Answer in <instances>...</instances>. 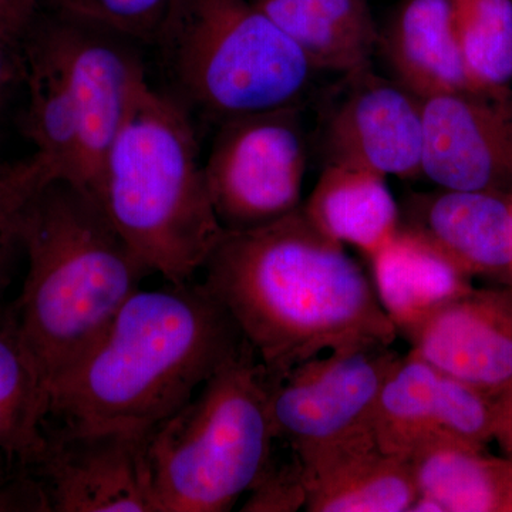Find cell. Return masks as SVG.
Returning a JSON list of instances; mask_svg holds the SVG:
<instances>
[{"label":"cell","mask_w":512,"mask_h":512,"mask_svg":"<svg viewBox=\"0 0 512 512\" xmlns=\"http://www.w3.org/2000/svg\"><path fill=\"white\" fill-rule=\"evenodd\" d=\"M202 271L271 382L322 353L392 346L399 335L362 266L302 205L271 224L225 231Z\"/></svg>","instance_id":"6da1fadb"},{"label":"cell","mask_w":512,"mask_h":512,"mask_svg":"<svg viewBox=\"0 0 512 512\" xmlns=\"http://www.w3.org/2000/svg\"><path fill=\"white\" fill-rule=\"evenodd\" d=\"M244 343L204 282L138 289L49 389L46 427L151 431Z\"/></svg>","instance_id":"7a4b0ae2"},{"label":"cell","mask_w":512,"mask_h":512,"mask_svg":"<svg viewBox=\"0 0 512 512\" xmlns=\"http://www.w3.org/2000/svg\"><path fill=\"white\" fill-rule=\"evenodd\" d=\"M90 197L151 275L194 281L224 237L184 104L141 67Z\"/></svg>","instance_id":"3957f363"},{"label":"cell","mask_w":512,"mask_h":512,"mask_svg":"<svg viewBox=\"0 0 512 512\" xmlns=\"http://www.w3.org/2000/svg\"><path fill=\"white\" fill-rule=\"evenodd\" d=\"M22 245L26 275L13 303L49 394L151 272L93 198L66 180H50L33 195Z\"/></svg>","instance_id":"277c9868"},{"label":"cell","mask_w":512,"mask_h":512,"mask_svg":"<svg viewBox=\"0 0 512 512\" xmlns=\"http://www.w3.org/2000/svg\"><path fill=\"white\" fill-rule=\"evenodd\" d=\"M271 379L247 342L148 434L156 512H225L274 453Z\"/></svg>","instance_id":"5b68a950"},{"label":"cell","mask_w":512,"mask_h":512,"mask_svg":"<svg viewBox=\"0 0 512 512\" xmlns=\"http://www.w3.org/2000/svg\"><path fill=\"white\" fill-rule=\"evenodd\" d=\"M156 42L184 99L221 123L298 107L316 72L254 0H174Z\"/></svg>","instance_id":"8992f818"},{"label":"cell","mask_w":512,"mask_h":512,"mask_svg":"<svg viewBox=\"0 0 512 512\" xmlns=\"http://www.w3.org/2000/svg\"><path fill=\"white\" fill-rule=\"evenodd\" d=\"M390 345L333 350L271 382L276 441L299 463L375 439L380 392L400 360Z\"/></svg>","instance_id":"52a82bcc"},{"label":"cell","mask_w":512,"mask_h":512,"mask_svg":"<svg viewBox=\"0 0 512 512\" xmlns=\"http://www.w3.org/2000/svg\"><path fill=\"white\" fill-rule=\"evenodd\" d=\"M204 171L225 231L262 227L301 208L306 140L298 107L224 121Z\"/></svg>","instance_id":"ba28073f"},{"label":"cell","mask_w":512,"mask_h":512,"mask_svg":"<svg viewBox=\"0 0 512 512\" xmlns=\"http://www.w3.org/2000/svg\"><path fill=\"white\" fill-rule=\"evenodd\" d=\"M148 434L46 427L45 451L26 468L39 487L45 511L156 512Z\"/></svg>","instance_id":"9c48e42d"},{"label":"cell","mask_w":512,"mask_h":512,"mask_svg":"<svg viewBox=\"0 0 512 512\" xmlns=\"http://www.w3.org/2000/svg\"><path fill=\"white\" fill-rule=\"evenodd\" d=\"M421 175L444 190L511 194L510 89H463L424 99Z\"/></svg>","instance_id":"30bf717a"},{"label":"cell","mask_w":512,"mask_h":512,"mask_svg":"<svg viewBox=\"0 0 512 512\" xmlns=\"http://www.w3.org/2000/svg\"><path fill=\"white\" fill-rule=\"evenodd\" d=\"M494 397L440 372L410 352L380 392L375 439L384 453L409 458L431 441L485 447L494 440Z\"/></svg>","instance_id":"8fae6325"},{"label":"cell","mask_w":512,"mask_h":512,"mask_svg":"<svg viewBox=\"0 0 512 512\" xmlns=\"http://www.w3.org/2000/svg\"><path fill=\"white\" fill-rule=\"evenodd\" d=\"M369 72L350 74L355 84L326 120L323 146L328 164L357 165L384 177H419L423 100L402 84Z\"/></svg>","instance_id":"7c38bea8"},{"label":"cell","mask_w":512,"mask_h":512,"mask_svg":"<svg viewBox=\"0 0 512 512\" xmlns=\"http://www.w3.org/2000/svg\"><path fill=\"white\" fill-rule=\"evenodd\" d=\"M410 352L497 396L512 387V286L470 289L407 333Z\"/></svg>","instance_id":"4fadbf2b"},{"label":"cell","mask_w":512,"mask_h":512,"mask_svg":"<svg viewBox=\"0 0 512 512\" xmlns=\"http://www.w3.org/2000/svg\"><path fill=\"white\" fill-rule=\"evenodd\" d=\"M45 30L79 109L82 167L77 187L90 194L143 66L104 37V30L86 23L60 16L59 23Z\"/></svg>","instance_id":"5bb4252c"},{"label":"cell","mask_w":512,"mask_h":512,"mask_svg":"<svg viewBox=\"0 0 512 512\" xmlns=\"http://www.w3.org/2000/svg\"><path fill=\"white\" fill-rule=\"evenodd\" d=\"M402 227L419 232L471 278L512 279L510 194L441 188L421 195Z\"/></svg>","instance_id":"9a60e30c"},{"label":"cell","mask_w":512,"mask_h":512,"mask_svg":"<svg viewBox=\"0 0 512 512\" xmlns=\"http://www.w3.org/2000/svg\"><path fill=\"white\" fill-rule=\"evenodd\" d=\"M28 92L25 130L33 156L52 180L77 185L82 167V123L69 80L46 30L30 29L19 47Z\"/></svg>","instance_id":"2e32d148"},{"label":"cell","mask_w":512,"mask_h":512,"mask_svg":"<svg viewBox=\"0 0 512 512\" xmlns=\"http://www.w3.org/2000/svg\"><path fill=\"white\" fill-rule=\"evenodd\" d=\"M301 466L309 512H409L417 497L409 461L384 453L376 441Z\"/></svg>","instance_id":"e0dca14e"},{"label":"cell","mask_w":512,"mask_h":512,"mask_svg":"<svg viewBox=\"0 0 512 512\" xmlns=\"http://www.w3.org/2000/svg\"><path fill=\"white\" fill-rule=\"evenodd\" d=\"M369 259L380 305L406 333L473 289L471 276L410 228H400Z\"/></svg>","instance_id":"ac0fdd59"},{"label":"cell","mask_w":512,"mask_h":512,"mask_svg":"<svg viewBox=\"0 0 512 512\" xmlns=\"http://www.w3.org/2000/svg\"><path fill=\"white\" fill-rule=\"evenodd\" d=\"M302 210L326 237L367 258L402 228V212L387 177L357 165H326Z\"/></svg>","instance_id":"d6986e66"},{"label":"cell","mask_w":512,"mask_h":512,"mask_svg":"<svg viewBox=\"0 0 512 512\" xmlns=\"http://www.w3.org/2000/svg\"><path fill=\"white\" fill-rule=\"evenodd\" d=\"M319 70L369 69L377 30L365 0H254Z\"/></svg>","instance_id":"ffe728a7"},{"label":"cell","mask_w":512,"mask_h":512,"mask_svg":"<svg viewBox=\"0 0 512 512\" xmlns=\"http://www.w3.org/2000/svg\"><path fill=\"white\" fill-rule=\"evenodd\" d=\"M384 52L397 83L421 100L473 89L458 49L450 0H407L386 37Z\"/></svg>","instance_id":"44dd1931"},{"label":"cell","mask_w":512,"mask_h":512,"mask_svg":"<svg viewBox=\"0 0 512 512\" xmlns=\"http://www.w3.org/2000/svg\"><path fill=\"white\" fill-rule=\"evenodd\" d=\"M417 495L441 512H505L512 461L488 456L485 447L436 440L407 458Z\"/></svg>","instance_id":"7402d4cb"},{"label":"cell","mask_w":512,"mask_h":512,"mask_svg":"<svg viewBox=\"0 0 512 512\" xmlns=\"http://www.w3.org/2000/svg\"><path fill=\"white\" fill-rule=\"evenodd\" d=\"M49 394L19 328L15 303H0V448L29 468L47 444Z\"/></svg>","instance_id":"603a6c76"},{"label":"cell","mask_w":512,"mask_h":512,"mask_svg":"<svg viewBox=\"0 0 512 512\" xmlns=\"http://www.w3.org/2000/svg\"><path fill=\"white\" fill-rule=\"evenodd\" d=\"M451 18L468 83L508 89L512 80V0H450Z\"/></svg>","instance_id":"cb8c5ba5"},{"label":"cell","mask_w":512,"mask_h":512,"mask_svg":"<svg viewBox=\"0 0 512 512\" xmlns=\"http://www.w3.org/2000/svg\"><path fill=\"white\" fill-rule=\"evenodd\" d=\"M52 180L35 156L0 163V303L15 278L23 256L22 220L33 195Z\"/></svg>","instance_id":"d4e9b609"},{"label":"cell","mask_w":512,"mask_h":512,"mask_svg":"<svg viewBox=\"0 0 512 512\" xmlns=\"http://www.w3.org/2000/svg\"><path fill=\"white\" fill-rule=\"evenodd\" d=\"M62 18L111 35L157 40L174 0H52Z\"/></svg>","instance_id":"484cf974"},{"label":"cell","mask_w":512,"mask_h":512,"mask_svg":"<svg viewBox=\"0 0 512 512\" xmlns=\"http://www.w3.org/2000/svg\"><path fill=\"white\" fill-rule=\"evenodd\" d=\"M248 493L242 511L291 512L305 508V481L298 458L291 451V460L276 461L272 453L264 471Z\"/></svg>","instance_id":"4316f807"},{"label":"cell","mask_w":512,"mask_h":512,"mask_svg":"<svg viewBox=\"0 0 512 512\" xmlns=\"http://www.w3.org/2000/svg\"><path fill=\"white\" fill-rule=\"evenodd\" d=\"M12 464L19 463L9 453L0 448V511L13 510L12 507H19L18 503H15L16 498L19 497L29 504L30 510L43 511L39 490H37L35 481L30 478L28 473L23 474L18 483L8 488V484H10L8 483L9 466H12Z\"/></svg>","instance_id":"83f0119b"},{"label":"cell","mask_w":512,"mask_h":512,"mask_svg":"<svg viewBox=\"0 0 512 512\" xmlns=\"http://www.w3.org/2000/svg\"><path fill=\"white\" fill-rule=\"evenodd\" d=\"M36 0H0V40L19 50L28 35Z\"/></svg>","instance_id":"f1b7e54d"},{"label":"cell","mask_w":512,"mask_h":512,"mask_svg":"<svg viewBox=\"0 0 512 512\" xmlns=\"http://www.w3.org/2000/svg\"><path fill=\"white\" fill-rule=\"evenodd\" d=\"M494 404V440L503 448L508 460L512 461V387L494 396Z\"/></svg>","instance_id":"f546056e"},{"label":"cell","mask_w":512,"mask_h":512,"mask_svg":"<svg viewBox=\"0 0 512 512\" xmlns=\"http://www.w3.org/2000/svg\"><path fill=\"white\" fill-rule=\"evenodd\" d=\"M22 82L19 50L0 40V116L16 83Z\"/></svg>","instance_id":"4dcf8cb0"},{"label":"cell","mask_w":512,"mask_h":512,"mask_svg":"<svg viewBox=\"0 0 512 512\" xmlns=\"http://www.w3.org/2000/svg\"><path fill=\"white\" fill-rule=\"evenodd\" d=\"M505 512H512V467L510 481H508L507 507H505Z\"/></svg>","instance_id":"1f68e13d"},{"label":"cell","mask_w":512,"mask_h":512,"mask_svg":"<svg viewBox=\"0 0 512 512\" xmlns=\"http://www.w3.org/2000/svg\"><path fill=\"white\" fill-rule=\"evenodd\" d=\"M511 210H512V192L510 194Z\"/></svg>","instance_id":"d6a6232c"}]
</instances>
